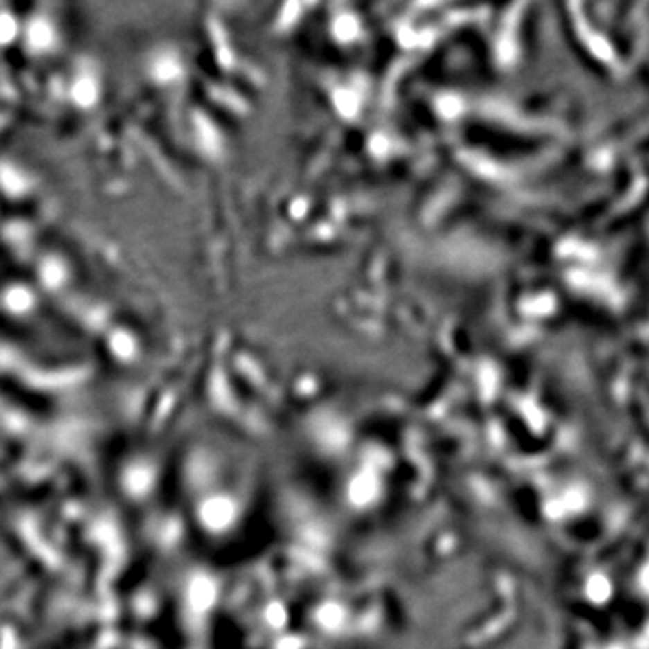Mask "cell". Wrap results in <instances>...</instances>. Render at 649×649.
<instances>
[{"instance_id": "obj_1", "label": "cell", "mask_w": 649, "mask_h": 649, "mask_svg": "<svg viewBox=\"0 0 649 649\" xmlns=\"http://www.w3.org/2000/svg\"><path fill=\"white\" fill-rule=\"evenodd\" d=\"M373 490H375L373 477L363 474V477H359L357 480L354 481V486H352V498H354L357 504H364L368 499H372Z\"/></svg>"}, {"instance_id": "obj_2", "label": "cell", "mask_w": 649, "mask_h": 649, "mask_svg": "<svg viewBox=\"0 0 649 649\" xmlns=\"http://www.w3.org/2000/svg\"><path fill=\"white\" fill-rule=\"evenodd\" d=\"M588 592H590V597L594 601H604L610 595L608 581H606L603 576L592 577L590 586H588Z\"/></svg>"}, {"instance_id": "obj_3", "label": "cell", "mask_w": 649, "mask_h": 649, "mask_svg": "<svg viewBox=\"0 0 649 649\" xmlns=\"http://www.w3.org/2000/svg\"><path fill=\"white\" fill-rule=\"evenodd\" d=\"M341 621V610L336 606H327L321 610V622L327 626H336Z\"/></svg>"}]
</instances>
